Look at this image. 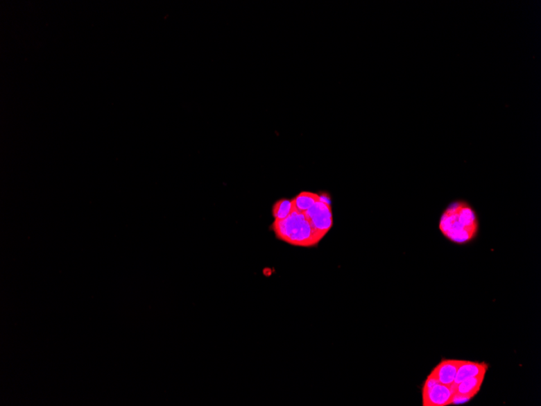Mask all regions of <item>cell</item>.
Masks as SVG:
<instances>
[{"label": "cell", "instance_id": "cell-1", "mask_svg": "<svg viewBox=\"0 0 541 406\" xmlns=\"http://www.w3.org/2000/svg\"><path fill=\"white\" fill-rule=\"evenodd\" d=\"M438 228L451 243L457 245L470 244L479 233V216L470 202L457 199L449 203L442 212Z\"/></svg>", "mask_w": 541, "mask_h": 406}, {"label": "cell", "instance_id": "cell-2", "mask_svg": "<svg viewBox=\"0 0 541 406\" xmlns=\"http://www.w3.org/2000/svg\"><path fill=\"white\" fill-rule=\"evenodd\" d=\"M277 238L288 244L312 248L325 238L314 228L305 212L295 210L284 220H275L270 226Z\"/></svg>", "mask_w": 541, "mask_h": 406}, {"label": "cell", "instance_id": "cell-3", "mask_svg": "<svg viewBox=\"0 0 541 406\" xmlns=\"http://www.w3.org/2000/svg\"><path fill=\"white\" fill-rule=\"evenodd\" d=\"M454 395L452 386L442 384L429 375L422 388L423 406H446L452 405Z\"/></svg>", "mask_w": 541, "mask_h": 406}, {"label": "cell", "instance_id": "cell-4", "mask_svg": "<svg viewBox=\"0 0 541 406\" xmlns=\"http://www.w3.org/2000/svg\"><path fill=\"white\" fill-rule=\"evenodd\" d=\"M305 214L311 225L318 233L325 237L333 226V214L330 203L325 200L321 196L320 200L317 201L311 209Z\"/></svg>", "mask_w": 541, "mask_h": 406}, {"label": "cell", "instance_id": "cell-5", "mask_svg": "<svg viewBox=\"0 0 541 406\" xmlns=\"http://www.w3.org/2000/svg\"><path fill=\"white\" fill-rule=\"evenodd\" d=\"M486 375L472 377L461 382L454 389V395L452 405H461L467 403L479 393V391L485 380Z\"/></svg>", "mask_w": 541, "mask_h": 406}, {"label": "cell", "instance_id": "cell-6", "mask_svg": "<svg viewBox=\"0 0 541 406\" xmlns=\"http://www.w3.org/2000/svg\"><path fill=\"white\" fill-rule=\"evenodd\" d=\"M462 361L458 360H443L440 364L434 367L429 375H432L439 383L452 386L454 381H455L457 371L461 365Z\"/></svg>", "mask_w": 541, "mask_h": 406}, {"label": "cell", "instance_id": "cell-7", "mask_svg": "<svg viewBox=\"0 0 541 406\" xmlns=\"http://www.w3.org/2000/svg\"><path fill=\"white\" fill-rule=\"evenodd\" d=\"M489 369V365L486 362H475L471 361H462V364L458 367L455 381H454L452 387H455L461 382L468 378H472V377L480 376L482 375H486V372Z\"/></svg>", "mask_w": 541, "mask_h": 406}, {"label": "cell", "instance_id": "cell-8", "mask_svg": "<svg viewBox=\"0 0 541 406\" xmlns=\"http://www.w3.org/2000/svg\"><path fill=\"white\" fill-rule=\"evenodd\" d=\"M321 196L311 192H302L292 200L294 210L305 212L320 200Z\"/></svg>", "mask_w": 541, "mask_h": 406}, {"label": "cell", "instance_id": "cell-9", "mask_svg": "<svg viewBox=\"0 0 541 406\" xmlns=\"http://www.w3.org/2000/svg\"><path fill=\"white\" fill-rule=\"evenodd\" d=\"M294 211L292 200L282 199L273 206L272 214L275 220L286 219Z\"/></svg>", "mask_w": 541, "mask_h": 406}]
</instances>
